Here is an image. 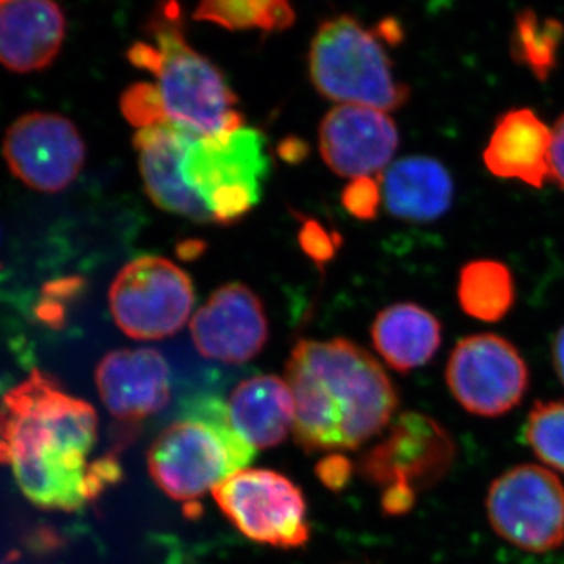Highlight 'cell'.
Wrapping results in <instances>:
<instances>
[{
	"mask_svg": "<svg viewBox=\"0 0 564 564\" xmlns=\"http://www.w3.org/2000/svg\"><path fill=\"white\" fill-rule=\"evenodd\" d=\"M98 415L50 375L33 370L0 402V464H10L24 496L44 510L88 502V454Z\"/></svg>",
	"mask_w": 564,
	"mask_h": 564,
	"instance_id": "1",
	"label": "cell"
},
{
	"mask_svg": "<svg viewBox=\"0 0 564 564\" xmlns=\"http://www.w3.org/2000/svg\"><path fill=\"white\" fill-rule=\"evenodd\" d=\"M304 452L355 451L384 432L399 392L380 361L347 339L300 340L285 366Z\"/></svg>",
	"mask_w": 564,
	"mask_h": 564,
	"instance_id": "2",
	"label": "cell"
},
{
	"mask_svg": "<svg viewBox=\"0 0 564 564\" xmlns=\"http://www.w3.org/2000/svg\"><path fill=\"white\" fill-rule=\"evenodd\" d=\"M254 455L234 430L226 403L202 395L187 400L181 417L152 443L148 469L170 499L187 505L247 469Z\"/></svg>",
	"mask_w": 564,
	"mask_h": 564,
	"instance_id": "3",
	"label": "cell"
},
{
	"mask_svg": "<svg viewBox=\"0 0 564 564\" xmlns=\"http://www.w3.org/2000/svg\"><path fill=\"white\" fill-rule=\"evenodd\" d=\"M147 31L158 43L154 74L170 121L199 135L243 128L237 96L214 63L185 40L180 3H162L152 11Z\"/></svg>",
	"mask_w": 564,
	"mask_h": 564,
	"instance_id": "4",
	"label": "cell"
},
{
	"mask_svg": "<svg viewBox=\"0 0 564 564\" xmlns=\"http://www.w3.org/2000/svg\"><path fill=\"white\" fill-rule=\"evenodd\" d=\"M380 39L348 14L322 22L310 51L315 90L348 106L381 111L403 107L410 101V87L397 79Z\"/></svg>",
	"mask_w": 564,
	"mask_h": 564,
	"instance_id": "5",
	"label": "cell"
},
{
	"mask_svg": "<svg viewBox=\"0 0 564 564\" xmlns=\"http://www.w3.org/2000/svg\"><path fill=\"white\" fill-rule=\"evenodd\" d=\"M270 161L258 129L198 137L182 161L181 172L220 225H232L261 202Z\"/></svg>",
	"mask_w": 564,
	"mask_h": 564,
	"instance_id": "6",
	"label": "cell"
},
{
	"mask_svg": "<svg viewBox=\"0 0 564 564\" xmlns=\"http://www.w3.org/2000/svg\"><path fill=\"white\" fill-rule=\"evenodd\" d=\"M111 317L126 336L159 340L173 336L191 318L195 291L191 276L159 256L126 263L111 282Z\"/></svg>",
	"mask_w": 564,
	"mask_h": 564,
	"instance_id": "7",
	"label": "cell"
},
{
	"mask_svg": "<svg viewBox=\"0 0 564 564\" xmlns=\"http://www.w3.org/2000/svg\"><path fill=\"white\" fill-rule=\"evenodd\" d=\"M497 536L532 554L564 543V485L547 467L521 464L497 477L486 496Z\"/></svg>",
	"mask_w": 564,
	"mask_h": 564,
	"instance_id": "8",
	"label": "cell"
},
{
	"mask_svg": "<svg viewBox=\"0 0 564 564\" xmlns=\"http://www.w3.org/2000/svg\"><path fill=\"white\" fill-rule=\"evenodd\" d=\"M212 496L229 522L254 543L280 549L310 543L302 489L280 473L247 467L226 478Z\"/></svg>",
	"mask_w": 564,
	"mask_h": 564,
	"instance_id": "9",
	"label": "cell"
},
{
	"mask_svg": "<svg viewBox=\"0 0 564 564\" xmlns=\"http://www.w3.org/2000/svg\"><path fill=\"white\" fill-rule=\"evenodd\" d=\"M445 383L466 413L494 419L522 403L530 373L525 359L510 340L481 333L455 345L445 367Z\"/></svg>",
	"mask_w": 564,
	"mask_h": 564,
	"instance_id": "10",
	"label": "cell"
},
{
	"mask_svg": "<svg viewBox=\"0 0 564 564\" xmlns=\"http://www.w3.org/2000/svg\"><path fill=\"white\" fill-rule=\"evenodd\" d=\"M2 152L10 172L43 193L65 191L85 163V143L74 122L44 111L18 118L6 133Z\"/></svg>",
	"mask_w": 564,
	"mask_h": 564,
	"instance_id": "11",
	"label": "cell"
},
{
	"mask_svg": "<svg viewBox=\"0 0 564 564\" xmlns=\"http://www.w3.org/2000/svg\"><path fill=\"white\" fill-rule=\"evenodd\" d=\"M447 430L430 415L403 413L393 421L388 437L361 456L359 474L373 485L404 481L415 491L436 485L455 458Z\"/></svg>",
	"mask_w": 564,
	"mask_h": 564,
	"instance_id": "12",
	"label": "cell"
},
{
	"mask_svg": "<svg viewBox=\"0 0 564 564\" xmlns=\"http://www.w3.org/2000/svg\"><path fill=\"white\" fill-rule=\"evenodd\" d=\"M196 350L225 364L254 359L269 340V322L261 299L242 282L221 285L192 318Z\"/></svg>",
	"mask_w": 564,
	"mask_h": 564,
	"instance_id": "13",
	"label": "cell"
},
{
	"mask_svg": "<svg viewBox=\"0 0 564 564\" xmlns=\"http://www.w3.org/2000/svg\"><path fill=\"white\" fill-rule=\"evenodd\" d=\"M318 137L326 165L351 180L388 169L400 141L395 122L386 111L348 104L325 115Z\"/></svg>",
	"mask_w": 564,
	"mask_h": 564,
	"instance_id": "14",
	"label": "cell"
},
{
	"mask_svg": "<svg viewBox=\"0 0 564 564\" xmlns=\"http://www.w3.org/2000/svg\"><path fill=\"white\" fill-rule=\"evenodd\" d=\"M96 386L104 406L121 422H140L170 402L172 378L161 352L124 348L107 352L96 369Z\"/></svg>",
	"mask_w": 564,
	"mask_h": 564,
	"instance_id": "15",
	"label": "cell"
},
{
	"mask_svg": "<svg viewBox=\"0 0 564 564\" xmlns=\"http://www.w3.org/2000/svg\"><path fill=\"white\" fill-rule=\"evenodd\" d=\"M199 133L169 121L155 128L141 129L133 137L139 151L141 177L148 196L155 206L193 221H214L203 199L188 187L181 166L185 154Z\"/></svg>",
	"mask_w": 564,
	"mask_h": 564,
	"instance_id": "16",
	"label": "cell"
},
{
	"mask_svg": "<svg viewBox=\"0 0 564 564\" xmlns=\"http://www.w3.org/2000/svg\"><path fill=\"white\" fill-rule=\"evenodd\" d=\"M65 17L47 0L0 2V63L14 73L50 66L65 39Z\"/></svg>",
	"mask_w": 564,
	"mask_h": 564,
	"instance_id": "17",
	"label": "cell"
},
{
	"mask_svg": "<svg viewBox=\"0 0 564 564\" xmlns=\"http://www.w3.org/2000/svg\"><path fill=\"white\" fill-rule=\"evenodd\" d=\"M552 129L533 110L503 113L484 152L486 169L502 180L543 188L551 180Z\"/></svg>",
	"mask_w": 564,
	"mask_h": 564,
	"instance_id": "18",
	"label": "cell"
},
{
	"mask_svg": "<svg viewBox=\"0 0 564 564\" xmlns=\"http://www.w3.org/2000/svg\"><path fill=\"white\" fill-rule=\"evenodd\" d=\"M389 214L400 220H437L454 202V180L443 163L426 155H411L392 163L380 177Z\"/></svg>",
	"mask_w": 564,
	"mask_h": 564,
	"instance_id": "19",
	"label": "cell"
},
{
	"mask_svg": "<svg viewBox=\"0 0 564 564\" xmlns=\"http://www.w3.org/2000/svg\"><path fill=\"white\" fill-rule=\"evenodd\" d=\"M226 406L234 430L254 451L280 445L295 423L291 388L276 375H258L242 381Z\"/></svg>",
	"mask_w": 564,
	"mask_h": 564,
	"instance_id": "20",
	"label": "cell"
},
{
	"mask_svg": "<svg viewBox=\"0 0 564 564\" xmlns=\"http://www.w3.org/2000/svg\"><path fill=\"white\" fill-rule=\"evenodd\" d=\"M370 336L383 361L408 373L432 361L443 344V326L419 304L395 303L377 315Z\"/></svg>",
	"mask_w": 564,
	"mask_h": 564,
	"instance_id": "21",
	"label": "cell"
},
{
	"mask_svg": "<svg viewBox=\"0 0 564 564\" xmlns=\"http://www.w3.org/2000/svg\"><path fill=\"white\" fill-rule=\"evenodd\" d=\"M514 300L513 273L503 262L478 259L466 263L459 272V306L475 321H502L513 310Z\"/></svg>",
	"mask_w": 564,
	"mask_h": 564,
	"instance_id": "22",
	"label": "cell"
},
{
	"mask_svg": "<svg viewBox=\"0 0 564 564\" xmlns=\"http://www.w3.org/2000/svg\"><path fill=\"white\" fill-rule=\"evenodd\" d=\"M563 36L562 22L540 17L530 9L519 11L510 41L513 61L524 65L538 80H547L558 63Z\"/></svg>",
	"mask_w": 564,
	"mask_h": 564,
	"instance_id": "23",
	"label": "cell"
},
{
	"mask_svg": "<svg viewBox=\"0 0 564 564\" xmlns=\"http://www.w3.org/2000/svg\"><path fill=\"white\" fill-rule=\"evenodd\" d=\"M295 11L282 0H212L193 11V20L212 22L226 31L281 32L292 28Z\"/></svg>",
	"mask_w": 564,
	"mask_h": 564,
	"instance_id": "24",
	"label": "cell"
},
{
	"mask_svg": "<svg viewBox=\"0 0 564 564\" xmlns=\"http://www.w3.org/2000/svg\"><path fill=\"white\" fill-rule=\"evenodd\" d=\"M525 441L545 466L564 474V402L534 403L525 423Z\"/></svg>",
	"mask_w": 564,
	"mask_h": 564,
	"instance_id": "25",
	"label": "cell"
},
{
	"mask_svg": "<svg viewBox=\"0 0 564 564\" xmlns=\"http://www.w3.org/2000/svg\"><path fill=\"white\" fill-rule=\"evenodd\" d=\"M121 111L135 128L148 129L170 121L158 85L139 82L121 95Z\"/></svg>",
	"mask_w": 564,
	"mask_h": 564,
	"instance_id": "26",
	"label": "cell"
},
{
	"mask_svg": "<svg viewBox=\"0 0 564 564\" xmlns=\"http://www.w3.org/2000/svg\"><path fill=\"white\" fill-rule=\"evenodd\" d=\"M381 199H383L381 181L373 176L351 180L343 193L345 209L358 220H375Z\"/></svg>",
	"mask_w": 564,
	"mask_h": 564,
	"instance_id": "27",
	"label": "cell"
},
{
	"mask_svg": "<svg viewBox=\"0 0 564 564\" xmlns=\"http://www.w3.org/2000/svg\"><path fill=\"white\" fill-rule=\"evenodd\" d=\"M300 247L318 265L332 261L340 245L337 234L326 231L321 223L304 220L300 229Z\"/></svg>",
	"mask_w": 564,
	"mask_h": 564,
	"instance_id": "28",
	"label": "cell"
},
{
	"mask_svg": "<svg viewBox=\"0 0 564 564\" xmlns=\"http://www.w3.org/2000/svg\"><path fill=\"white\" fill-rule=\"evenodd\" d=\"M122 478V467L117 456L106 455L88 466L87 497L88 502L98 499L104 489L118 484Z\"/></svg>",
	"mask_w": 564,
	"mask_h": 564,
	"instance_id": "29",
	"label": "cell"
},
{
	"mask_svg": "<svg viewBox=\"0 0 564 564\" xmlns=\"http://www.w3.org/2000/svg\"><path fill=\"white\" fill-rule=\"evenodd\" d=\"M315 475L329 491H343L350 484L352 463L343 454H328L315 466Z\"/></svg>",
	"mask_w": 564,
	"mask_h": 564,
	"instance_id": "30",
	"label": "cell"
},
{
	"mask_svg": "<svg viewBox=\"0 0 564 564\" xmlns=\"http://www.w3.org/2000/svg\"><path fill=\"white\" fill-rule=\"evenodd\" d=\"M415 489L413 486L397 481L384 489L381 497V510L388 516H402L410 513L415 503Z\"/></svg>",
	"mask_w": 564,
	"mask_h": 564,
	"instance_id": "31",
	"label": "cell"
},
{
	"mask_svg": "<svg viewBox=\"0 0 564 564\" xmlns=\"http://www.w3.org/2000/svg\"><path fill=\"white\" fill-rule=\"evenodd\" d=\"M551 180L564 191V113L552 128Z\"/></svg>",
	"mask_w": 564,
	"mask_h": 564,
	"instance_id": "32",
	"label": "cell"
},
{
	"mask_svg": "<svg viewBox=\"0 0 564 564\" xmlns=\"http://www.w3.org/2000/svg\"><path fill=\"white\" fill-rule=\"evenodd\" d=\"M278 154L281 155L282 161L300 163L310 154V147H307L306 141L291 137V139L281 141L280 147H278Z\"/></svg>",
	"mask_w": 564,
	"mask_h": 564,
	"instance_id": "33",
	"label": "cell"
},
{
	"mask_svg": "<svg viewBox=\"0 0 564 564\" xmlns=\"http://www.w3.org/2000/svg\"><path fill=\"white\" fill-rule=\"evenodd\" d=\"M552 364L560 383L564 386V326L556 332L552 343Z\"/></svg>",
	"mask_w": 564,
	"mask_h": 564,
	"instance_id": "34",
	"label": "cell"
},
{
	"mask_svg": "<svg viewBox=\"0 0 564 564\" xmlns=\"http://www.w3.org/2000/svg\"><path fill=\"white\" fill-rule=\"evenodd\" d=\"M204 248H206V245L199 242V240H187V242L180 245V248H177V254H180L184 261H193V259L202 256Z\"/></svg>",
	"mask_w": 564,
	"mask_h": 564,
	"instance_id": "35",
	"label": "cell"
}]
</instances>
